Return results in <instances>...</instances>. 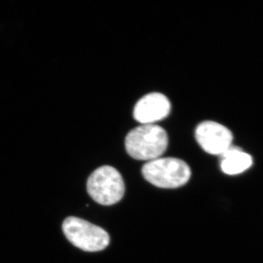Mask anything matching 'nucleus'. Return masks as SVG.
I'll use <instances>...</instances> for the list:
<instances>
[{
    "label": "nucleus",
    "instance_id": "7ed1b4c3",
    "mask_svg": "<svg viewBox=\"0 0 263 263\" xmlns=\"http://www.w3.org/2000/svg\"><path fill=\"white\" fill-rule=\"evenodd\" d=\"M87 192L95 202L110 205L122 200L125 192L122 175L111 166L95 170L87 181Z\"/></svg>",
    "mask_w": 263,
    "mask_h": 263
},
{
    "label": "nucleus",
    "instance_id": "20e7f679",
    "mask_svg": "<svg viewBox=\"0 0 263 263\" xmlns=\"http://www.w3.org/2000/svg\"><path fill=\"white\" fill-rule=\"evenodd\" d=\"M62 230L72 245L85 252L103 250L110 243V237L105 230L80 218L67 217Z\"/></svg>",
    "mask_w": 263,
    "mask_h": 263
},
{
    "label": "nucleus",
    "instance_id": "423d86ee",
    "mask_svg": "<svg viewBox=\"0 0 263 263\" xmlns=\"http://www.w3.org/2000/svg\"><path fill=\"white\" fill-rule=\"evenodd\" d=\"M171 105L168 98L158 92L150 93L138 100L134 118L142 124H155L169 115Z\"/></svg>",
    "mask_w": 263,
    "mask_h": 263
},
{
    "label": "nucleus",
    "instance_id": "0eeeda50",
    "mask_svg": "<svg viewBox=\"0 0 263 263\" xmlns=\"http://www.w3.org/2000/svg\"><path fill=\"white\" fill-rule=\"evenodd\" d=\"M221 168L226 174L237 175L252 165V157L236 146H231L221 155Z\"/></svg>",
    "mask_w": 263,
    "mask_h": 263
},
{
    "label": "nucleus",
    "instance_id": "f257e3e1",
    "mask_svg": "<svg viewBox=\"0 0 263 263\" xmlns=\"http://www.w3.org/2000/svg\"><path fill=\"white\" fill-rule=\"evenodd\" d=\"M168 146V136L164 129L157 124H142L128 133L125 148L128 155L138 160L160 158Z\"/></svg>",
    "mask_w": 263,
    "mask_h": 263
},
{
    "label": "nucleus",
    "instance_id": "39448f33",
    "mask_svg": "<svg viewBox=\"0 0 263 263\" xmlns=\"http://www.w3.org/2000/svg\"><path fill=\"white\" fill-rule=\"evenodd\" d=\"M195 138L202 149L213 155H221L232 146L231 131L219 123L205 121L195 129Z\"/></svg>",
    "mask_w": 263,
    "mask_h": 263
},
{
    "label": "nucleus",
    "instance_id": "f03ea898",
    "mask_svg": "<svg viewBox=\"0 0 263 263\" xmlns=\"http://www.w3.org/2000/svg\"><path fill=\"white\" fill-rule=\"evenodd\" d=\"M147 181L157 187L174 189L183 186L191 176V170L184 161L174 157H160L142 167Z\"/></svg>",
    "mask_w": 263,
    "mask_h": 263
}]
</instances>
